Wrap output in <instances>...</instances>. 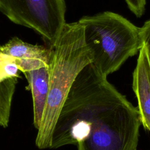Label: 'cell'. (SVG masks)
Wrapping results in <instances>:
<instances>
[{
	"instance_id": "1",
	"label": "cell",
	"mask_w": 150,
	"mask_h": 150,
	"mask_svg": "<svg viewBox=\"0 0 150 150\" xmlns=\"http://www.w3.org/2000/svg\"><path fill=\"white\" fill-rule=\"evenodd\" d=\"M92 63L77 75L56 122L50 148L137 150L141 125L134 107Z\"/></svg>"
},
{
	"instance_id": "2",
	"label": "cell",
	"mask_w": 150,
	"mask_h": 150,
	"mask_svg": "<svg viewBox=\"0 0 150 150\" xmlns=\"http://www.w3.org/2000/svg\"><path fill=\"white\" fill-rule=\"evenodd\" d=\"M50 49L49 93L35 140L40 149L50 148L54 127L71 86L79 73L93 62L83 26L78 21L66 23Z\"/></svg>"
},
{
	"instance_id": "3",
	"label": "cell",
	"mask_w": 150,
	"mask_h": 150,
	"mask_svg": "<svg viewBox=\"0 0 150 150\" xmlns=\"http://www.w3.org/2000/svg\"><path fill=\"white\" fill-rule=\"evenodd\" d=\"M78 22L93 54L91 63L106 76L118 70L142 46L139 28L118 13L103 12Z\"/></svg>"
},
{
	"instance_id": "4",
	"label": "cell",
	"mask_w": 150,
	"mask_h": 150,
	"mask_svg": "<svg viewBox=\"0 0 150 150\" xmlns=\"http://www.w3.org/2000/svg\"><path fill=\"white\" fill-rule=\"evenodd\" d=\"M64 0H0V12L13 23L34 30L53 46L64 24Z\"/></svg>"
},
{
	"instance_id": "5",
	"label": "cell",
	"mask_w": 150,
	"mask_h": 150,
	"mask_svg": "<svg viewBox=\"0 0 150 150\" xmlns=\"http://www.w3.org/2000/svg\"><path fill=\"white\" fill-rule=\"evenodd\" d=\"M132 89L141 124L150 132V64L142 44L132 74Z\"/></svg>"
},
{
	"instance_id": "6",
	"label": "cell",
	"mask_w": 150,
	"mask_h": 150,
	"mask_svg": "<svg viewBox=\"0 0 150 150\" xmlns=\"http://www.w3.org/2000/svg\"><path fill=\"white\" fill-rule=\"evenodd\" d=\"M30 90L33 101V121L35 128L40 127L45 108L49 87V64L23 73Z\"/></svg>"
},
{
	"instance_id": "7",
	"label": "cell",
	"mask_w": 150,
	"mask_h": 150,
	"mask_svg": "<svg viewBox=\"0 0 150 150\" xmlns=\"http://www.w3.org/2000/svg\"><path fill=\"white\" fill-rule=\"evenodd\" d=\"M0 52L19 59H49L50 49L40 45H33L15 37L0 46Z\"/></svg>"
},
{
	"instance_id": "8",
	"label": "cell",
	"mask_w": 150,
	"mask_h": 150,
	"mask_svg": "<svg viewBox=\"0 0 150 150\" xmlns=\"http://www.w3.org/2000/svg\"><path fill=\"white\" fill-rule=\"evenodd\" d=\"M17 81L18 79L13 78L0 83V125L4 128L9 124L11 104Z\"/></svg>"
},
{
	"instance_id": "9",
	"label": "cell",
	"mask_w": 150,
	"mask_h": 150,
	"mask_svg": "<svg viewBox=\"0 0 150 150\" xmlns=\"http://www.w3.org/2000/svg\"><path fill=\"white\" fill-rule=\"evenodd\" d=\"M16 58L0 52V83L13 78H20Z\"/></svg>"
},
{
	"instance_id": "10",
	"label": "cell",
	"mask_w": 150,
	"mask_h": 150,
	"mask_svg": "<svg viewBox=\"0 0 150 150\" xmlns=\"http://www.w3.org/2000/svg\"><path fill=\"white\" fill-rule=\"evenodd\" d=\"M139 33L142 44L144 45L150 64V20L146 21L139 28Z\"/></svg>"
},
{
	"instance_id": "11",
	"label": "cell",
	"mask_w": 150,
	"mask_h": 150,
	"mask_svg": "<svg viewBox=\"0 0 150 150\" xmlns=\"http://www.w3.org/2000/svg\"><path fill=\"white\" fill-rule=\"evenodd\" d=\"M130 11L138 18L141 17L145 11L146 0H125Z\"/></svg>"
}]
</instances>
